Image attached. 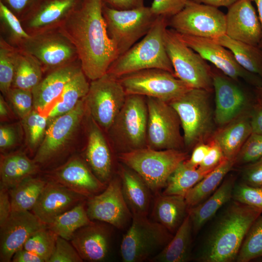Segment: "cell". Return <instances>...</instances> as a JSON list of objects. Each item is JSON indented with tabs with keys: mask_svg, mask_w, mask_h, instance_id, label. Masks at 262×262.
Segmentation results:
<instances>
[{
	"mask_svg": "<svg viewBox=\"0 0 262 262\" xmlns=\"http://www.w3.org/2000/svg\"><path fill=\"white\" fill-rule=\"evenodd\" d=\"M103 0H81L58 26L75 48L82 69L93 81L105 74L119 56L108 35Z\"/></svg>",
	"mask_w": 262,
	"mask_h": 262,
	"instance_id": "obj_1",
	"label": "cell"
},
{
	"mask_svg": "<svg viewBox=\"0 0 262 262\" xmlns=\"http://www.w3.org/2000/svg\"><path fill=\"white\" fill-rule=\"evenodd\" d=\"M262 213L259 209L234 200L210 232L197 260L202 262L236 260L249 228Z\"/></svg>",
	"mask_w": 262,
	"mask_h": 262,
	"instance_id": "obj_2",
	"label": "cell"
},
{
	"mask_svg": "<svg viewBox=\"0 0 262 262\" xmlns=\"http://www.w3.org/2000/svg\"><path fill=\"white\" fill-rule=\"evenodd\" d=\"M168 19L158 16L142 39L119 55L111 65L107 73L118 78L142 70L158 68L174 75L164 40Z\"/></svg>",
	"mask_w": 262,
	"mask_h": 262,
	"instance_id": "obj_3",
	"label": "cell"
},
{
	"mask_svg": "<svg viewBox=\"0 0 262 262\" xmlns=\"http://www.w3.org/2000/svg\"><path fill=\"white\" fill-rule=\"evenodd\" d=\"M210 92L204 89L191 88L168 102L180 118L184 145L188 148L205 142L214 132L215 120Z\"/></svg>",
	"mask_w": 262,
	"mask_h": 262,
	"instance_id": "obj_4",
	"label": "cell"
},
{
	"mask_svg": "<svg viewBox=\"0 0 262 262\" xmlns=\"http://www.w3.org/2000/svg\"><path fill=\"white\" fill-rule=\"evenodd\" d=\"M187 158V153L180 149L156 150L147 147L118 154L119 160L155 193L165 187L171 174Z\"/></svg>",
	"mask_w": 262,
	"mask_h": 262,
	"instance_id": "obj_5",
	"label": "cell"
},
{
	"mask_svg": "<svg viewBox=\"0 0 262 262\" xmlns=\"http://www.w3.org/2000/svg\"><path fill=\"white\" fill-rule=\"evenodd\" d=\"M147 120L146 97L127 95L121 109L108 131L119 153L147 147Z\"/></svg>",
	"mask_w": 262,
	"mask_h": 262,
	"instance_id": "obj_6",
	"label": "cell"
},
{
	"mask_svg": "<svg viewBox=\"0 0 262 262\" xmlns=\"http://www.w3.org/2000/svg\"><path fill=\"white\" fill-rule=\"evenodd\" d=\"M172 233L146 215L132 214L131 225L123 235L120 254L125 262L150 260L160 252L172 238Z\"/></svg>",
	"mask_w": 262,
	"mask_h": 262,
	"instance_id": "obj_7",
	"label": "cell"
},
{
	"mask_svg": "<svg viewBox=\"0 0 262 262\" xmlns=\"http://www.w3.org/2000/svg\"><path fill=\"white\" fill-rule=\"evenodd\" d=\"M164 40L174 75L191 88L211 92L213 71L206 61L187 46L172 29H166Z\"/></svg>",
	"mask_w": 262,
	"mask_h": 262,
	"instance_id": "obj_8",
	"label": "cell"
},
{
	"mask_svg": "<svg viewBox=\"0 0 262 262\" xmlns=\"http://www.w3.org/2000/svg\"><path fill=\"white\" fill-rule=\"evenodd\" d=\"M102 13L108 35L115 43L119 55L143 37L157 17L150 7L145 6L120 10L104 3Z\"/></svg>",
	"mask_w": 262,
	"mask_h": 262,
	"instance_id": "obj_9",
	"label": "cell"
},
{
	"mask_svg": "<svg viewBox=\"0 0 262 262\" xmlns=\"http://www.w3.org/2000/svg\"><path fill=\"white\" fill-rule=\"evenodd\" d=\"M168 26L180 34L215 39L226 34V14L217 7L187 0L168 19Z\"/></svg>",
	"mask_w": 262,
	"mask_h": 262,
	"instance_id": "obj_10",
	"label": "cell"
},
{
	"mask_svg": "<svg viewBox=\"0 0 262 262\" xmlns=\"http://www.w3.org/2000/svg\"><path fill=\"white\" fill-rule=\"evenodd\" d=\"M126 97L118 79L107 73L91 81L84 98L86 111L102 130L108 131Z\"/></svg>",
	"mask_w": 262,
	"mask_h": 262,
	"instance_id": "obj_11",
	"label": "cell"
},
{
	"mask_svg": "<svg viewBox=\"0 0 262 262\" xmlns=\"http://www.w3.org/2000/svg\"><path fill=\"white\" fill-rule=\"evenodd\" d=\"M30 35L17 48L37 59L43 71H52L78 59L75 48L58 27Z\"/></svg>",
	"mask_w": 262,
	"mask_h": 262,
	"instance_id": "obj_12",
	"label": "cell"
},
{
	"mask_svg": "<svg viewBox=\"0 0 262 262\" xmlns=\"http://www.w3.org/2000/svg\"><path fill=\"white\" fill-rule=\"evenodd\" d=\"M118 79L127 95L152 97L167 102L191 89L173 74L158 68L136 71Z\"/></svg>",
	"mask_w": 262,
	"mask_h": 262,
	"instance_id": "obj_13",
	"label": "cell"
},
{
	"mask_svg": "<svg viewBox=\"0 0 262 262\" xmlns=\"http://www.w3.org/2000/svg\"><path fill=\"white\" fill-rule=\"evenodd\" d=\"M148 110L147 147L156 150L180 149L184 145L180 118L168 102L146 97Z\"/></svg>",
	"mask_w": 262,
	"mask_h": 262,
	"instance_id": "obj_14",
	"label": "cell"
},
{
	"mask_svg": "<svg viewBox=\"0 0 262 262\" xmlns=\"http://www.w3.org/2000/svg\"><path fill=\"white\" fill-rule=\"evenodd\" d=\"M86 112L83 98L72 110L49 120L33 159L38 165L52 161L64 151L79 129Z\"/></svg>",
	"mask_w": 262,
	"mask_h": 262,
	"instance_id": "obj_15",
	"label": "cell"
},
{
	"mask_svg": "<svg viewBox=\"0 0 262 262\" xmlns=\"http://www.w3.org/2000/svg\"><path fill=\"white\" fill-rule=\"evenodd\" d=\"M86 211L89 218L123 229L132 218L124 198L120 178H113L101 193L88 198Z\"/></svg>",
	"mask_w": 262,
	"mask_h": 262,
	"instance_id": "obj_16",
	"label": "cell"
},
{
	"mask_svg": "<svg viewBox=\"0 0 262 262\" xmlns=\"http://www.w3.org/2000/svg\"><path fill=\"white\" fill-rule=\"evenodd\" d=\"M179 34L187 46L198 53L205 60L211 63L225 75L235 81L243 79L256 86L262 85L260 77L244 69L237 63L229 50L214 40Z\"/></svg>",
	"mask_w": 262,
	"mask_h": 262,
	"instance_id": "obj_17",
	"label": "cell"
},
{
	"mask_svg": "<svg viewBox=\"0 0 262 262\" xmlns=\"http://www.w3.org/2000/svg\"><path fill=\"white\" fill-rule=\"evenodd\" d=\"M0 227V261L9 262L30 236L47 225L29 211H12Z\"/></svg>",
	"mask_w": 262,
	"mask_h": 262,
	"instance_id": "obj_18",
	"label": "cell"
},
{
	"mask_svg": "<svg viewBox=\"0 0 262 262\" xmlns=\"http://www.w3.org/2000/svg\"><path fill=\"white\" fill-rule=\"evenodd\" d=\"M46 176L47 180L62 184L88 198L101 193L107 186L77 156L72 157Z\"/></svg>",
	"mask_w": 262,
	"mask_h": 262,
	"instance_id": "obj_19",
	"label": "cell"
},
{
	"mask_svg": "<svg viewBox=\"0 0 262 262\" xmlns=\"http://www.w3.org/2000/svg\"><path fill=\"white\" fill-rule=\"evenodd\" d=\"M213 86L215 94V123L223 126L242 115L247 104L243 90L232 79L213 71Z\"/></svg>",
	"mask_w": 262,
	"mask_h": 262,
	"instance_id": "obj_20",
	"label": "cell"
},
{
	"mask_svg": "<svg viewBox=\"0 0 262 262\" xmlns=\"http://www.w3.org/2000/svg\"><path fill=\"white\" fill-rule=\"evenodd\" d=\"M226 19V35L233 39L259 47L262 29L251 1L240 0L228 7Z\"/></svg>",
	"mask_w": 262,
	"mask_h": 262,
	"instance_id": "obj_21",
	"label": "cell"
},
{
	"mask_svg": "<svg viewBox=\"0 0 262 262\" xmlns=\"http://www.w3.org/2000/svg\"><path fill=\"white\" fill-rule=\"evenodd\" d=\"M85 198L62 184L47 180L32 212L42 223L48 225Z\"/></svg>",
	"mask_w": 262,
	"mask_h": 262,
	"instance_id": "obj_22",
	"label": "cell"
},
{
	"mask_svg": "<svg viewBox=\"0 0 262 262\" xmlns=\"http://www.w3.org/2000/svg\"><path fill=\"white\" fill-rule=\"evenodd\" d=\"M110 238L107 227L94 222L78 229L70 241L83 261L96 262L106 258Z\"/></svg>",
	"mask_w": 262,
	"mask_h": 262,
	"instance_id": "obj_23",
	"label": "cell"
},
{
	"mask_svg": "<svg viewBox=\"0 0 262 262\" xmlns=\"http://www.w3.org/2000/svg\"><path fill=\"white\" fill-rule=\"evenodd\" d=\"M77 61L50 71L32 90L34 109L41 112L54 104L67 83L82 70Z\"/></svg>",
	"mask_w": 262,
	"mask_h": 262,
	"instance_id": "obj_24",
	"label": "cell"
},
{
	"mask_svg": "<svg viewBox=\"0 0 262 262\" xmlns=\"http://www.w3.org/2000/svg\"><path fill=\"white\" fill-rule=\"evenodd\" d=\"M85 157L96 177L107 184L112 179L113 160L112 152L101 129L90 116Z\"/></svg>",
	"mask_w": 262,
	"mask_h": 262,
	"instance_id": "obj_25",
	"label": "cell"
},
{
	"mask_svg": "<svg viewBox=\"0 0 262 262\" xmlns=\"http://www.w3.org/2000/svg\"><path fill=\"white\" fill-rule=\"evenodd\" d=\"M81 0H43L21 20L30 34L57 27Z\"/></svg>",
	"mask_w": 262,
	"mask_h": 262,
	"instance_id": "obj_26",
	"label": "cell"
},
{
	"mask_svg": "<svg viewBox=\"0 0 262 262\" xmlns=\"http://www.w3.org/2000/svg\"><path fill=\"white\" fill-rule=\"evenodd\" d=\"M251 133L250 115L243 113L215 131L211 139L219 145L226 159L235 160Z\"/></svg>",
	"mask_w": 262,
	"mask_h": 262,
	"instance_id": "obj_27",
	"label": "cell"
},
{
	"mask_svg": "<svg viewBox=\"0 0 262 262\" xmlns=\"http://www.w3.org/2000/svg\"><path fill=\"white\" fill-rule=\"evenodd\" d=\"M235 180V178L232 176L228 177L208 198L188 209L193 233H197L217 211L232 198Z\"/></svg>",
	"mask_w": 262,
	"mask_h": 262,
	"instance_id": "obj_28",
	"label": "cell"
},
{
	"mask_svg": "<svg viewBox=\"0 0 262 262\" xmlns=\"http://www.w3.org/2000/svg\"><path fill=\"white\" fill-rule=\"evenodd\" d=\"M119 178L124 198L132 214L147 216L151 199V190L148 185L127 166H121Z\"/></svg>",
	"mask_w": 262,
	"mask_h": 262,
	"instance_id": "obj_29",
	"label": "cell"
},
{
	"mask_svg": "<svg viewBox=\"0 0 262 262\" xmlns=\"http://www.w3.org/2000/svg\"><path fill=\"white\" fill-rule=\"evenodd\" d=\"M184 196L179 195H158L153 206L152 215L155 221L174 233L188 214Z\"/></svg>",
	"mask_w": 262,
	"mask_h": 262,
	"instance_id": "obj_30",
	"label": "cell"
},
{
	"mask_svg": "<svg viewBox=\"0 0 262 262\" xmlns=\"http://www.w3.org/2000/svg\"><path fill=\"white\" fill-rule=\"evenodd\" d=\"M39 171L38 165L21 151L1 155L0 187L8 190Z\"/></svg>",
	"mask_w": 262,
	"mask_h": 262,
	"instance_id": "obj_31",
	"label": "cell"
},
{
	"mask_svg": "<svg viewBox=\"0 0 262 262\" xmlns=\"http://www.w3.org/2000/svg\"><path fill=\"white\" fill-rule=\"evenodd\" d=\"M192 224L188 213L168 244L149 261L185 262L191 258Z\"/></svg>",
	"mask_w": 262,
	"mask_h": 262,
	"instance_id": "obj_32",
	"label": "cell"
},
{
	"mask_svg": "<svg viewBox=\"0 0 262 262\" xmlns=\"http://www.w3.org/2000/svg\"><path fill=\"white\" fill-rule=\"evenodd\" d=\"M234 165L235 160L225 158L191 188L184 196L188 209L202 202L212 194Z\"/></svg>",
	"mask_w": 262,
	"mask_h": 262,
	"instance_id": "obj_33",
	"label": "cell"
},
{
	"mask_svg": "<svg viewBox=\"0 0 262 262\" xmlns=\"http://www.w3.org/2000/svg\"><path fill=\"white\" fill-rule=\"evenodd\" d=\"M87 78L81 70L67 83L47 114L49 120L72 110L84 98L90 86Z\"/></svg>",
	"mask_w": 262,
	"mask_h": 262,
	"instance_id": "obj_34",
	"label": "cell"
},
{
	"mask_svg": "<svg viewBox=\"0 0 262 262\" xmlns=\"http://www.w3.org/2000/svg\"><path fill=\"white\" fill-rule=\"evenodd\" d=\"M213 40L229 50L244 69L262 79V50L260 48L233 39L226 34Z\"/></svg>",
	"mask_w": 262,
	"mask_h": 262,
	"instance_id": "obj_35",
	"label": "cell"
},
{
	"mask_svg": "<svg viewBox=\"0 0 262 262\" xmlns=\"http://www.w3.org/2000/svg\"><path fill=\"white\" fill-rule=\"evenodd\" d=\"M47 182V180L30 176L8 190L12 211L32 210Z\"/></svg>",
	"mask_w": 262,
	"mask_h": 262,
	"instance_id": "obj_36",
	"label": "cell"
},
{
	"mask_svg": "<svg viewBox=\"0 0 262 262\" xmlns=\"http://www.w3.org/2000/svg\"><path fill=\"white\" fill-rule=\"evenodd\" d=\"M43 71L37 59L19 49L12 87L32 91L42 80Z\"/></svg>",
	"mask_w": 262,
	"mask_h": 262,
	"instance_id": "obj_37",
	"label": "cell"
},
{
	"mask_svg": "<svg viewBox=\"0 0 262 262\" xmlns=\"http://www.w3.org/2000/svg\"><path fill=\"white\" fill-rule=\"evenodd\" d=\"M181 162L168 178L164 195L184 196L186 193L210 171Z\"/></svg>",
	"mask_w": 262,
	"mask_h": 262,
	"instance_id": "obj_38",
	"label": "cell"
},
{
	"mask_svg": "<svg viewBox=\"0 0 262 262\" xmlns=\"http://www.w3.org/2000/svg\"><path fill=\"white\" fill-rule=\"evenodd\" d=\"M83 202L56 217L47 227L58 236L70 241L78 229L94 222L89 218Z\"/></svg>",
	"mask_w": 262,
	"mask_h": 262,
	"instance_id": "obj_39",
	"label": "cell"
},
{
	"mask_svg": "<svg viewBox=\"0 0 262 262\" xmlns=\"http://www.w3.org/2000/svg\"><path fill=\"white\" fill-rule=\"evenodd\" d=\"M19 49L1 36L0 40V90L6 97L12 86Z\"/></svg>",
	"mask_w": 262,
	"mask_h": 262,
	"instance_id": "obj_40",
	"label": "cell"
},
{
	"mask_svg": "<svg viewBox=\"0 0 262 262\" xmlns=\"http://www.w3.org/2000/svg\"><path fill=\"white\" fill-rule=\"evenodd\" d=\"M47 115L33 109L21 119V124L24 131L28 147L31 151L38 149L44 138L49 124Z\"/></svg>",
	"mask_w": 262,
	"mask_h": 262,
	"instance_id": "obj_41",
	"label": "cell"
},
{
	"mask_svg": "<svg viewBox=\"0 0 262 262\" xmlns=\"http://www.w3.org/2000/svg\"><path fill=\"white\" fill-rule=\"evenodd\" d=\"M260 257H262V213L249 228L236 261L248 262Z\"/></svg>",
	"mask_w": 262,
	"mask_h": 262,
	"instance_id": "obj_42",
	"label": "cell"
},
{
	"mask_svg": "<svg viewBox=\"0 0 262 262\" xmlns=\"http://www.w3.org/2000/svg\"><path fill=\"white\" fill-rule=\"evenodd\" d=\"M58 236L48 227L33 233L27 240L23 248L32 251L48 262L56 245Z\"/></svg>",
	"mask_w": 262,
	"mask_h": 262,
	"instance_id": "obj_43",
	"label": "cell"
},
{
	"mask_svg": "<svg viewBox=\"0 0 262 262\" xmlns=\"http://www.w3.org/2000/svg\"><path fill=\"white\" fill-rule=\"evenodd\" d=\"M0 19L2 27L11 42L17 45L31 36L24 29L20 19L0 1Z\"/></svg>",
	"mask_w": 262,
	"mask_h": 262,
	"instance_id": "obj_44",
	"label": "cell"
},
{
	"mask_svg": "<svg viewBox=\"0 0 262 262\" xmlns=\"http://www.w3.org/2000/svg\"><path fill=\"white\" fill-rule=\"evenodd\" d=\"M5 97L13 111L21 120L34 109L31 90L11 87Z\"/></svg>",
	"mask_w": 262,
	"mask_h": 262,
	"instance_id": "obj_45",
	"label": "cell"
},
{
	"mask_svg": "<svg viewBox=\"0 0 262 262\" xmlns=\"http://www.w3.org/2000/svg\"><path fill=\"white\" fill-rule=\"evenodd\" d=\"M232 198L262 211V186H251L244 182L235 184Z\"/></svg>",
	"mask_w": 262,
	"mask_h": 262,
	"instance_id": "obj_46",
	"label": "cell"
},
{
	"mask_svg": "<svg viewBox=\"0 0 262 262\" xmlns=\"http://www.w3.org/2000/svg\"><path fill=\"white\" fill-rule=\"evenodd\" d=\"M262 158V135L252 132L235 159V164H249Z\"/></svg>",
	"mask_w": 262,
	"mask_h": 262,
	"instance_id": "obj_47",
	"label": "cell"
},
{
	"mask_svg": "<svg viewBox=\"0 0 262 262\" xmlns=\"http://www.w3.org/2000/svg\"><path fill=\"white\" fill-rule=\"evenodd\" d=\"M78 252L68 241L58 236L54 251L48 262H82Z\"/></svg>",
	"mask_w": 262,
	"mask_h": 262,
	"instance_id": "obj_48",
	"label": "cell"
},
{
	"mask_svg": "<svg viewBox=\"0 0 262 262\" xmlns=\"http://www.w3.org/2000/svg\"><path fill=\"white\" fill-rule=\"evenodd\" d=\"M187 0H153L150 7L156 16L168 18L174 16L185 6Z\"/></svg>",
	"mask_w": 262,
	"mask_h": 262,
	"instance_id": "obj_49",
	"label": "cell"
},
{
	"mask_svg": "<svg viewBox=\"0 0 262 262\" xmlns=\"http://www.w3.org/2000/svg\"><path fill=\"white\" fill-rule=\"evenodd\" d=\"M16 124H0V149L4 152L15 147L20 139V131Z\"/></svg>",
	"mask_w": 262,
	"mask_h": 262,
	"instance_id": "obj_50",
	"label": "cell"
},
{
	"mask_svg": "<svg viewBox=\"0 0 262 262\" xmlns=\"http://www.w3.org/2000/svg\"><path fill=\"white\" fill-rule=\"evenodd\" d=\"M43 0H0L21 21L31 14Z\"/></svg>",
	"mask_w": 262,
	"mask_h": 262,
	"instance_id": "obj_51",
	"label": "cell"
},
{
	"mask_svg": "<svg viewBox=\"0 0 262 262\" xmlns=\"http://www.w3.org/2000/svg\"><path fill=\"white\" fill-rule=\"evenodd\" d=\"M209 143V150L198 167L203 170L211 171L226 158L221 147L215 141L211 139Z\"/></svg>",
	"mask_w": 262,
	"mask_h": 262,
	"instance_id": "obj_52",
	"label": "cell"
},
{
	"mask_svg": "<svg viewBox=\"0 0 262 262\" xmlns=\"http://www.w3.org/2000/svg\"><path fill=\"white\" fill-rule=\"evenodd\" d=\"M244 182L254 186H262V158L248 164L243 174Z\"/></svg>",
	"mask_w": 262,
	"mask_h": 262,
	"instance_id": "obj_53",
	"label": "cell"
},
{
	"mask_svg": "<svg viewBox=\"0 0 262 262\" xmlns=\"http://www.w3.org/2000/svg\"><path fill=\"white\" fill-rule=\"evenodd\" d=\"M210 148V143L202 142L196 145L191 156L185 160L186 163L191 166L198 167Z\"/></svg>",
	"mask_w": 262,
	"mask_h": 262,
	"instance_id": "obj_54",
	"label": "cell"
},
{
	"mask_svg": "<svg viewBox=\"0 0 262 262\" xmlns=\"http://www.w3.org/2000/svg\"><path fill=\"white\" fill-rule=\"evenodd\" d=\"M12 210L11 203L8 189L0 188V226L2 225L10 215Z\"/></svg>",
	"mask_w": 262,
	"mask_h": 262,
	"instance_id": "obj_55",
	"label": "cell"
},
{
	"mask_svg": "<svg viewBox=\"0 0 262 262\" xmlns=\"http://www.w3.org/2000/svg\"><path fill=\"white\" fill-rule=\"evenodd\" d=\"M106 5L117 10H124L139 8L144 5V0H103Z\"/></svg>",
	"mask_w": 262,
	"mask_h": 262,
	"instance_id": "obj_56",
	"label": "cell"
},
{
	"mask_svg": "<svg viewBox=\"0 0 262 262\" xmlns=\"http://www.w3.org/2000/svg\"><path fill=\"white\" fill-rule=\"evenodd\" d=\"M13 262H45L44 260L35 253L23 247L17 250L14 254Z\"/></svg>",
	"mask_w": 262,
	"mask_h": 262,
	"instance_id": "obj_57",
	"label": "cell"
},
{
	"mask_svg": "<svg viewBox=\"0 0 262 262\" xmlns=\"http://www.w3.org/2000/svg\"><path fill=\"white\" fill-rule=\"evenodd\" d=\"M259 103L250 115L252 132L262 135V101Z\"/></svg>",
	"mask_w": 262,
	"mask_h": 262,
	"instance_id": "obj_58",
	"label": "cell"
},
{
	"mask_svg": "<svg viewBox=\"0 0 262 262\" xmlns=\"http://www.w3.org/2000/svg\"><path fill=\"white\" fill-rule=\"evenodd\" d=\"M197 3H202L217 8L229 7L240 0H193Z\"/></svg>",
	"mask_w": 262,
	"mask_h": 262,
	"instance_id": "obj_59",
	"label": "cell"
},
{
	"mask_svg": "<svg viewBox=\"0 0 262 262\" xmlns=\"http://www.w3.org/2000/svg\"><path fill=\"white\" fill-rule=\"evenodd\" d=\"M11 116L10 109L3 96H0V117L1 121H6Z\"/></svg>",
	"mask_w": 262,
	"mask_h": 262,
	"instance_id": "obj_60",
	"label": "cell"
},
{
	"mask_svg": "<svg viewBox=\"0 0 262 262\" xmlns=\"http://www.w3.org/2000/svg\"><path fill=\"white\" fill-rule=\"evenodd\" d=\"M252 2H255L256 4L258 13V16L261 22L262 29V0H250ZM259 48L262 49V38L261 43L259 46Z\"/></svg>",
	"mask_w": 262,
	"mask_h": 262,
	"instance_id": "obj_61",
	"label": "cell"
},
{
	"mask_svg": "<svg viewBox=\"0 0 262 262\" xmlns=\"http://www.w3.org/2000/svg\"><path fill=\"white\" fill-rule=\"evenodd\" d=\"M255 91L260 100L262 101V85L256 86Z\"/></svg>",
	"mask_w": 262,
	"mask_h": 262,
	"instance_id": "obj_62",
	"label": "cell"
}]
</instances>
